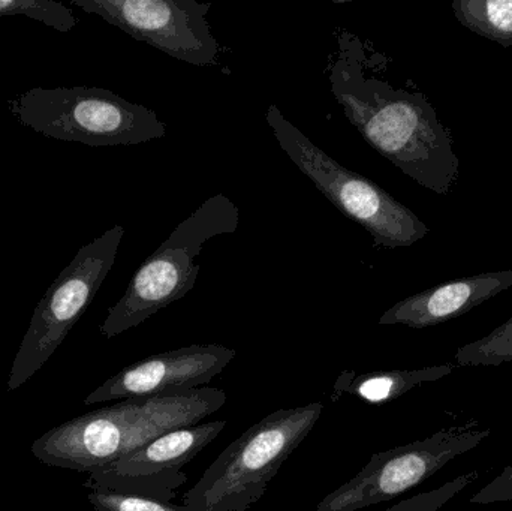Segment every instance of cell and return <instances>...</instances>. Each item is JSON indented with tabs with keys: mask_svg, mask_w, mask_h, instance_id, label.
<instances>
[{
	"mask_svg": "<svg viewBox=\"0 0 512 511\" xmlns=\"http://www.w3.org/2000/svg\"><path fill=\"white\" fill-rule=\"evenodd\" d=\"M328 83L349 122L379 155L418 185L448 195L459 180L460 161L450 129L423 93L370 74L363 41L348 30L337 36Z\"/></svg>",
	"mask_w": 512,
	"mask_h": 511,
	"instance_id": "cell-1",
	"label": "cell"
},
{
	"mask_svg": "<svg viewBox=\"0 0 512 511\" xmlns=\"http://www.w3.org/2000/svg\"><path fill=\"white\" fill-rule=\"evenodd\" d=\"M225 402L227 393L212 387L125 399L54 426L32 444V453L48 467L90 474L159 435L201 423Z\"/></svg>",
	"mask_w": 512,
	"mask_h": 511,
	"instance_id": "cell-2",
	"label": "cell"
},
{
	"mask_svg": "<svg viewBox=\"0 0 512 511\" xmlns=\"http://www.w3.org/2000/svg\"><path fill=\"white\" fill-rule=\"evenodd\" d=\"M239 219V207L227 195L216 194L204 201L141 264L122 299L108 309L99 327L101 335L116 338L194 290L200 275L197 258L204 243L236 233Z\"/></svg>",
	"mask_w": 512,
	"mask_h": 511,
	"instance_id": "cell-3",
	"label": "cell"
},
{
	"mask_svg": "<svg viewBox=\"0 0 512 511\" xmlns=\"http://www.w3.org/2000/svg\"><path fill=\"white\" fill-rule=\"evenodd\" d=\"M324 405L274 411L230 444L186 492L183 504L201 511H248L264 497L286 459L309 437Z\"/></svg>",
	"mask_w": 512,
	"mask_h": 511,
	"instance_id": "cell-4",
	"label": "cell"
},
{
	"mask_svg": "<svg viewBox=\"0 0 512 511\" xmlns=\"http://www.w3.org/2000/svg\"><path fill=\"white\" fill-rule=\"evenodd\" d=\"M24 128L90 147L135 146L167 134L158 114L99 87H35L9 99Z\"/></svg>",
	"mask_w": 512,
	"mask_h": 511,
	"instance_id": "cell-5",
	"label": "cell"
},
{
	"mask_svg": "<svg viewBox=\"0 0 512 511\" xmlns=\"http://www.w3.org/2000/svg\"><path fill=\"white\" fill-rule=\"evenodd\" d=\"M265 119L277 143L301 173L342 215L369 231L376 245L406 248L429 234L430 228L411 209L372 180L340 165L286 120L276 105H268Z\"/></svg>",
	"mask_w": 512,
	"mask_h": 511,
	"instance_id": "cell-6",
	"label": "cell"
},
{
	"mask_svg": "<svg viewBox=\"0 0 512 511\" xmlns=\"http://www.w3.org/2000/svg\"><path fill=\"white\" fill-rule=\"evenodd\" d=\"M123 236L125 228L114 225L78 249L74 260L54 279L36 306L15 354L6 384L9 392L20 389L41 371L83 317L113 269Z\"/></svg>",
	"mask_w": 512,
	"mask_h": 511,
	"instance_id": "cell-7",
	"label": "cell"
},
{
	"mask_svg": "<svg viewBox=\"0 0 512 511\" xmlns=\"http://www.w3.org/2000/svg\"><path fill=\"white\" fill-rule=\"evenodd\" d=\"M478 422L451 425L432 437L375 453L363 470L328 494L316 511H357L394 500L423 485L459 456L490 437Z\"/></svg>",
	"mask_w": 512,
	"mask_h": 511,
	"instance_id": "cell-8",
	"label": "cell"
},
{
	"mask_svg": "<svg viewBox=\"0 0 512 511\" xmlns=\"http://www.w3.org/2000/svg\"><path fill=\"white\" fill-rule=\"evenodd\" d=\"M72 6L119 27L137 41L194 66L218 65V39L207 15L210 2L198 0H72Z\"/></svg>",
	"mask_w": 512,
	"mask_h": 511,
	"instance_id": "cell-9",
	"label": "cell"
},
{
	"mask_svg": "<svg viewBox=\"0 0 512 511\" xmlns=\"http://www.w3.org/2000/svg\"><path fill=\"white\" fill-rule=\"evenodd\" d=\"M225 426V420H218L159 435L114 464L92 471L84 486L173 503L188 482L182 468L213 443Z\"/></svg>",
	"mask_w": 512,
	"mask_h": 511,
	"instance_id": "cell-10",
	"label": "cell"
},
{
	"mask_svg": "<svg viewBox=\"0 0 512 511\" xmlns=\"http://www.w3.org/2000/svg\"><path fill=\"white\" fill-rule=\"evenodd\" d=\"M236 354L231 348L216 344L189 345L179 350L153 354L108 378L84 399V404L119 402L201 389L222 374Z\"/></svg>",
	"mask_w": 512,
	"mask_h": 511,
	"instance_id": "cell-11",
	"label": "cell"
},
{
	"mask_svg": "<svg viewBox=\"0 0 512 511\" xmlns=\"http://www.w3.org/2000/svg\"><path fill=\"white\" fill-rule=\"evenodd\" d=\"M512 287V270L487 272L445 282L400 300L379 318L381 326L427 329L468 314Z\"/></svg>",
	"mask_w": 512,
	"mask_h": 511,
	"instance_id": "cell-12",
	"label": "cell"
},
{
	"mask_svg": "<svg viewBox=\"0 0 512 511\" xmlns=\"http://www.w3.org/2000/svg\"><path fill=\"white\" fill-rule=\"evenodd\" d=\"M454 363L427 366L420 369L369 372V374H343L337 380V392L351 393L367 404L381 405L396 401L421 384L433 383L453 374Z\"/></svg>",
	"mask_w": 512,
	"mask_h": 511,
	"instance_id": "cell-13",
	"label": "cell"
},
{
	"mask_svg": "<svg viewBox=\"0 0 512 511\" xmlns=\"http://www.w3.org/2000/svg\"><path fill=\"white\" fill-rule=\"evenodd\" d=\"M453 11L466 29L512 47V0H454Z\"/></svg>",
	"mask_w": 512,
	"mask_h": 511,
	"instance_id": "cell-14",
	"label": "cell"
},
{
	"mask_svg": "<svg viewBox=\"0 0 512 511\" xmlns=\"http://www.w3.org/2000/svg\"><path fill=\"white\" fill-rule=\"evenodd\" d=\"M512 362V317L478 341L456 351L454 366H501Z\"/></svg>",
	"mask_w": 512,
	"mask_h": 511,
	"instance_id": "cell-15",
	"label": "cell"
},
{
	"mask_svg": "<svg viewBox=\"0 0 512 511\" xmlns=\"http://www.w3.org/2000/svg\"><path fill=\"white\" fill-rule=\"evenodd\" d=\"M14 15L32 18L57 32H69L77 26L72 9L53 0H0V18Z\"/></svg>",
	"mask_w": 512,
	"mask_h": 511,
	"instance_id": "cell-16",
	"label": "cell"
},
{
	"mask_svg": "<svg viewBox=\"0 0 512 511\" xmlns=\"http://www.w3.org/2000/svg\"><path fill=\"white\" fill-rule=\"evenodd\" d=\"M87 500L96 511H201L195 507L150 500L137 495L120 494L107 489H89Z\"/></svg>",
	"mask_w": 512,
	"mask_h": 511,
	"instance_id": "cell-17",
	"label": "cell"
},
{
	"mask_svg": "<svg viewBox=\"0 0 512 511\" xmlns=\"http://www.w3.org/2000/svg\"><path fill=\"white\" fill-rule=\"evenodd\" d=\"M480 470L471 471V473L462 474L451 482L432 489V491L423 492L415 497L406 498L400 501L396 506L390 507L385 511H438L441 510L448 501L453 500L460 492L477 482L480 479Z\"/></svg>",
	"mask_w": 512,
	"mask_h": 511,
	"instance_id": "cell-18",
	"label": "cell"
},
{
	"mask_svg": "<svg viewBox=\"0 0 512 511\" xmlns=\"http://www.w3.org/2000/svg\"><path fill=\"white\" fill-rule=\"evenodd\" d=\"M512 501V464L469 500L471 504H496Z\"/></svg>",
	"mask_w": 512,
	"mask_h": 511,
	"instance_id": "cell-19",
	"label": "cell"
}]
</instances>
